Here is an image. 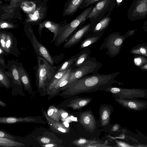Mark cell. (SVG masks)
<instances>
[{"instance_id":"45","label":"cell","mask_w":147,"mask_h":147,"mask_svg":"<svg viewBox=\"0 0 147 147\" xmlns=\"http://www.w3.org/2000/svg\"><path fill=\"white\" fill-rule=\"evenodd\" d=\"M4 55H6V53L3 49L0 46V55L3 56Z\"/></svg>"},{"instance_id":"22","label":"cell","mask_w":147,"mask_h":147,"mask_svg":"<svg viewBox=\"0 0 147 147\" xmlns=\"http://www.w3.org/2000/svg\"><path fill=\"white\" fill-rule=\"evenodd\" d=\"M90 98H80L74 99L70 102L67 106L74 109H77L86 106L91 101Z\"/></svg>"},{"instance_id":"27","label":"cell","mask_w":147,"mask_h":147,"mask_svg":"<svg viewBox=\"0 0 147 147\" xmlns=\"http://www.w3.org/2000/svg\"><path fill=\"white\" fill-rule=\"evenodd\" d=\"M47 114L50 117L56 121H59L61 119L59 110L53 106H51L49 107Z\"/></svg>"},{"instance_id":"49","label":"cell","mask_w":147,"mask_h":147,"mask_svg":"<svg viewBox=\"0 0 147 147\" xmlns=\"http://www.w3.org/2000/svg\"><path fill=\"white\" fill-rule=\"evenodd\" d=\"M55 146V145L52 144H47L43 146L46 147H51Z\"/></svg>"},{"instance_id":"37","label":"cell","mask_w":147,"mask_h":147,"mask_svg":"<svg viewBox=\"0 0 147 147\" xmlns=\"http://www.w3.org/2000/svg\"><path fill=\"white\" fill-rule=\"evenodd\" d=\"M0 138H7L12 140H14L16 138L6 132L3 131H0Z\"/></svg>"},{"instance_id":"42","label":"cell","mask_w":147,"mask_h":147,"mask_svg":"<svg viewBox=\"0 0 147 147\" xmlns=\"http://www.w3.org/2000/svg\"><path fill=\"white\" fill-rule=\"evenodd\" d=\"M41 142L44 144H48L50 142V139L46 137L42 138L40 139Z\"/></svg>"},{"instance_id":"30","label":"cell","mask_w":147,"mask_h":147,"mask_svg":"<svg viewBox=\"0 0 147 147\" xmlns=\"http://www.w3.org/2000/svg\"><path fill=\"white\" fill-rule=\"evenodd\" d=\"M36 6L35 4L32 2H25L22 3L21 7L24 11L29 13L34 11Z\"/></svg>"},{"instance_id":"39","label":"cell","mask_w":147,"mask_h":147,"mask_svg":"<svg viewBox=\"0 0 147 147\" xmlns=\"http://www.w3.org/2000/svg\"><path fill=\"white\" fill-rule=\"evenodd\" d=\"M107 144V142H105V143L103 144H101L100 143L93 144H88L85 147H106L105 145Z\"/></svg>"},{"instance_id":"40","label":"cell","mask_w":147,"mask_h":147,"mask_svg":"<svg viewBox=\"0 0 147 147\" xmlns=\"http://www.w3.org/2000/svg\"><path fill=\"white\" fill-rule=\"evenodd\" d=\"M61 118H65L68 117V113L61 109L59 110Z\"/></svg>"},{"instance_id":"12","label":"cell","mask_w":147,"mask_h":147,"mask_svg":"<svg viewBox=\"0 0 147 147\" xmlns=\"http://www.w3.org/2000/svg\"><path fill=\"white\" fill-rule=\"evenodd\" d=\"M43 113L50 129L52 131L59 134H66L69 132V128L66 127L63 123L52 119L46 112H44Z\"/></svg>"},{"instance_id":"48","label":"cell","mask_w":147,"mask_h":147,"mask_svg":"<svg viewBox=\"0 0 147 147\" xmlns=\"http://www.w3.org/2000/svg\"><path fill=\"white\" fill-rule=\"evenodd\" d=\"M117 5L118 6H119L122 1L123 0H115Z\"/></svg>"},{"instance_id":"47","label":"cell","mask_w":147,"mask_h":147,"mask_svg":"<svg viewBox=\"0 0 147 147\" xmlns=\"http://www.w3.org/2000/svg\"><path fill=\"white\" fill-rule=\"evenodd\" d=\"M63 125L66 127L69 128V122L67 121H63Z\"/></svg>"},{"instance_id":"51","label":"cell","mask_w":147,"mask_h":147,"mask_svg":"<svg viewBox=\"0 0 147 147\" xmlns=\"http://www.w3.org/2000/svg\"></svg>"},{"instance_id":"26","label":"cell","mask_w":147,"mask_h":147,"mask_svg":"<svg viewBox=\"0 0 147 147\" xmlns=\"http://www.w3.org/2000/svg\"><path fill=\"white\" fill-rule=\"evenodd\" d=\"M79 55V53L71 56L60 65L56 72L67 70L71 67Z\"/></svg>"},{"instance_id":"6","label":"cell","mask_w":147,"mask_h":147,"mask_svg":"<svg viewBox=\"0 0 147 147\" xmlns=\"http://www.w3.org/2000/svg\"><path fill=\"white\" fill-rule=\"evenodd\" d=\"M27 37L29 39L37 56L41 57L45 59L50 64L53 65L54 61L47 48L39 42L32 29L30 28L25 30Z\"/></svg>"},{"instance_id":"35","label":"cell","mask_w":147,"mask_h":147,"mask_svg":"<svg viewBox=\"0 0 147 147\" xmlns=\"http://www.w3.org/2000/svg\"><path fill=\"white\" fill-rule=\"evenodd\" d=\"M40 13L38 9L35 10L33 14H30L29 17L30 19L28 22H35L38 21L40 18Z\"/></svg>"},{"instance_id":"21","label":"cell","mask_w":147,"mask_h":147,"mask_svg":"<svg viewBox=\"0 0 147 147\" xmlns=\"http://www.w3.org/2000/svg\"><path fill=\"white\" fill-rule=\"evenodd\" d=\"M116 3L115 0H111L108 6L94 19L90 21V30L99 21L102 19L110 10H113Z\"/></svg>"},{"instance_id":"23","label":"cell","mask_w":147,"mask_h":147,"mask_svg":"<svg viewBox=\"0 0 147 147\" xmlns=\"http://www.w3.org/2000/svg\"><path fill=\"white\" fill-rule=\"evenodd\" d=\"M111 109L107 106L102 107L100 109V117L101 123L102 126L107 125L110 121L111 114Z\"/></svg>"},{"instance_id":"7","label":"cell","mask_w":147,"mask_h":147,"mask_svg":"<svg viewBox=\"0 0 147 147\" xmlns=\"http://www.w3.org/2000/svg\"><path fill=\"white\" fill-rule=\"evenodd\" d=\"M90 28L89 22L78 29L65 42L63 46V48H71L78 43L89 33Z\"/></svg>"},{"instance_id":"15","label":"cell","mask_w":147,"mask_h":147,"mask_svg":"<svg viewBox=\"0 0 147 147\" xmlns=\"http://www.w3.org/2000/svg\"><path fill=\"white\" fill-rule=\"evenodd\" d=\"M84 0H67L64 8L63 16H70L76 13Z\"/></svg>"},{"instance_id":"50","label":"cell","mask_w":147,"mask_h":147,"mask_svg":"<svg viewBox=\"0 0 147 147\" xmlns=\"http://www.w3.org/2000/svg\"><path fill=\"white\" fill-rule=\"evenodd\" d=\"M0 105L1 106L3 107H5L6 105L5 103L1 100H0Z\"/></svg>"},{"instance_id":"2","label":"cell","mask_w":147,"mask_h":147,"mask_svg":"<svg viewBox=\"0 0 147 147\" xmlns=\"http://www.w3.org/2000/svg\"><path fill=\"white\" fill-rule=\"evenodd\" d=\"M37 64L34 68L37 86L38 89L45 91L60 66L52 65L39 56H37Z\"/></svg>"},{"instance_id":"43","label":"cell","mask_w":147,"mask_h":147,"mask_svg":"<svg viewBox=\"0 0 147 147\" xmlns=\"http://www.w3.org/2000/svg\"><path fill=\"white\" fill-rule=\"evenodd\" d=\"M20 0H11V6L15 7L16 4Z\"/></svg>"},{"instance_id":"25","label":"cell","mask_w":147,"mask_h":147,"mask_svg":"<svg viewBox=\"0 0 147 147\" xmlns=\"http://www.w3.org/2000/svg\"><path fill=\"white\" fill-rule=\"evenodd\" d=\"M67 70L56 72L47 86L46 90L48 93L51 90L59 80L65 75Z\"/></svg>"},{"instance_id":"8","label":"cell","mask_w":147,"mask_h":147,"mask_svg":"<svg viewBox=\"0 0 147 147\" xmlns=\"http://www.w3.org/2000/svg\"><path fill=\"white\" fill-rule=\"evenodd\" d=\"M80 121L85 129L90 132L94 131L96 128L95 118L92 113L87 111L81 113L80 115Z\"/></svg>"},{"instance_id":"28","label":"cell","mask_w":147,"mask_h":147,"mask_svg":"<svg viewBox=\"0 0 147 147\" xmlns=\"http://www.w3.org/2000/svg\"><path fill=\"white\" fill-rule=\"evenodd\" d=\"M72 143L75 145L82 147H85L86 146L90 144L99 143L98 141L88 140L83 138L75 140Z\"/></svg>"},{"instance_id":"17","label":"cell","mask_w":147,"mask_h":147,"mask_svg":"<svg viewBox=\"0 0 147 147\" xmlns=\"http://www.w3.org/2000/svg\"><path fill=\"white\" fill-rule=\"evenodd\" d=\"M17 64L21 82L25 88L29 90L31 87L30 80L29 75L21 63L17 61Z\"/></svg>"},{"instance_id":"20","label":"cell","mask_w":147,"mask_h":147,"mask_svg":"<svg viewBox=\"0 0 147 147\" xmlns=\"http://www.w3.org/2000/svg\"><path fill=\"white\" fill-rule=\"evenodd\" d=\"M36 119L30 117H0V123L4 124H12L20 122H34Z\"/></svg>"},{"instance_id":"29","label":"cell","mask_w":147,"mask_h":147,"mask_svg":"<svg viewBox=\"0 0 147 147\" xmlns=\"http://www.w3.org/2000/svg\"><path fill=\"white\" fill-rule=\"evenodd\" d=\"M8 77L4 71L0 68V84L7 88H9L10 86V82Z\"/></svg>"},{"instance_id":"16","label":"cell","mask_w":147,"mask_h":147,"mask_svg":"<svg viewBox=\"0 0 147 147\" xmlns=\"http://www.w3.org/2000/svg\"><path fill=\"white\" fill-rule=\"evenodd\" d=\"M72 67L68 69L65 75L59 80L54 87L48 93L54 95L57 93L61 89L67 85L69 82V78L71 70Z\"/></svg>"},{"instance_id":"46","label":"cell","mask_w":147,"mask_h":147,"mask_svg":"<svg viewBox=\"0 0 147 147\" xmlns=\"http://www.w3.org/2000/svg\"><path fill=\"white\" fill-rule=\"evenodd\" d=\"M140 67L143 70H147V63Z\"/></svg>"},{"instance_id":"34","label":"cell","mask_w":147,"mask_h":147,"mask_svg":"<svg viewBox=\"0 0 147 147\" xmlns=\"http://www.w3.org/2000/svg\"><path fill=\"white\" fill-rule=\"evenodd\" d=\"M101 0H84L80 6L79 9H82L95 3Z\"/></svg>"},{"instance_id":"36","label":"cell","mask_w":147,"mask_h":147,"mask_svg":"<svg viewBox=\"0 0 147 147\" xmlns=\"http://www.w3.org/2000/svg\"><path fill=\"white\" fill-rule=\"evenodd\" d=\"M15 26L13 24L9 23L2 22L0 23V28L1 29L13 28H15Z\"/></svg>"},{"instance_id":"3","label":"cell","mask_w":147,"mask_h":147,"mask_svg":"<svg viewBox=\"0 0 147 147\" xmlns=\"http://www.w3.org/2000/svg\"><path fill=\"white\" fill-rule=\"evenodd\" d=\"M94 6V5L89 6L63 27L60 34L55 42V45L56 46L58 47L65 42L75 31L83 26Z\"/></svg>"},{"instance_id":"31","label":"cell","mask_w":147,"mask_h":147,"mask_svg":"<svg viewBox=\"0 0 147 147\" xmlns=\"http://www.w3.org/2000/svg\"><path fill=\"white\" fill-rule=\"evenodd\" d=\"M131 52L132 53L140 54L147 57V47L141 46L132 49Z\"/></svg>"},{"instance_id":"14","label":"cell","mask_w":147,"mask_h":147,"mask_svg":"<svg viewBox=\"0 0 147 147\" xmlns=\"http://www.w3.org/2000/svg\"><path fill=\"white\" fill-rule=\"evenodd\" d=\"M103 34L102 33H89L83 38L79 47V49L81 50L95 44L100 39Z\"/></svg>"},{"instance_id":"44","label":"cell","mask_w":147,"mask_h":147,"mask_svg":"<svg viewBox=\"0 0 147 147\" xmlns=\"http://www.w3.org/2000/svg\"><path fill=\"white\" fill-rule=\"evenodd\" d=\"M119 125L117 124L115 125L112 127V130L115 131H117L119 129Z\"/></svg>"},{"instance_id":"11","label":"cell","mask_w":147,"mask_h":147,"mask_svg":"<svg viewBox=\"0 0 147 147\" xmlns=\"http://www.w3.org/2000/svg\"><path fill=\"white\" fill-rule=\"evenodd\" d=\"M7 37L6 44V55L12 54L18 57L20 52L17 48V40L12 33L6 32Z\"/></svg>"},{"instance_id":"9","label":"cell","mask_w":147,"mask_h":147,"mask_svg":"<svg viewBox=\"0 0 147 147\" xmlns=\"http://www.w3.org/2000/svg\"><path fill=\"white\" fill-rule=\"evenodd\" d=\"M17 62L13 60L8 61L7 67V71H5L4 72L8 76L12 78L14 84L21 86L22 82L18 69Z\"/></svg>"},{"instance_id":"1","label":"cell","mask_w":147,"mask_h":147,"mask_svg":"<svg viewBox=\"0 0 147 147\" xmlns=\"http://www.w3.org/2000/svg\"><path fill=\"white\" fill-rule=\"evenodd\" d=\"M119 72L108 74L97 73L85 76L67 84L61 90L62 94L67 97L82 93L105 90L117 82L115 78Z\"/></svg>"},{"instance_id":"4","label":"cell","mask_w":147,"mask_h":147,"mask_svg":"<svg viewBox=\"0 0 147 147\" xmlns=\"http://www.w3.org/2000/svg\"><path fill=\"white\" fill-rule=\"evenodd\" d=\"M102 65V64L97 61L95 57H90L80 66L71 70L67 84L85 76L98 73Z\"/></svg>"},{"instance_id":"38","label":"cell","mask_w":147,"mask_h":147,"mask_svg":"<svg viewBox=\"0 0 147 147\" xmlns=\"http://www.w3.org/2000/svg\"><path fill=\"white\" fill-rule=\"evenodd\" d=\"M7 65L5 63V60L3 58V56L0 55V68L3 69L4 71L7 68Z\"/></svg>"},{"instance_id":"41","label":"cell","mask_w":147,"mask_h":147,"mask_svg":"<svg viewBox=\"0 0 147 147\" xmlns=\"http://www.w3.org/2000/svg\"><path fill=\"white\" fill-rule=\"evenodd\" d=\"M117 143L119 146L122 147H131V146L129 145L128 144L123 142H119L116 141Z\"/></svg>"},{"instance_id":"10","label":"cell","mask_w":147,"mask_h":147,"mask_svg":"<svg viewBox=\"0 0 147 147\" xmlns=\"http://www.w3.org/2000/svg\"><path fill=\"white\" fill-rule=\"evenodd\" d=\"M112 10L109 11L102 19L97 22L90 30L89 33L104 34L111 21V15Z\"/></svg>"},{"instance_id":"13","label":"cell","mask_w":147,"mask_h":147,"mask_svg":"<svg viewBox=\"0 0 147 147\" xmlns=\"http://www.w3.org/2000/svg\"><path fill=\"white\" fill-rule=\"evenodd\" d=\"M111 0H101L95 4L86 18L90 21L95 18L109 5Z\"/></svg>"},{"instance_id":"5","label":"cell","mask_w":147,"mask_h":147,"mask_svg":"<svg viewBox=\"0 0 147 147\" xmlns=\"http://www.w3.org/2000/svg\"><path fill=\"white\" fill-rule=\"evenodd\" d=\"M125 38L119 32L112 33L104 39L99 49H106V54L111 57L116 56L119 53Z\"/></svg>"},{"instance_id":"18","label":"cell","mask_w":147,"mask_h":147,"mask_svg":"<svg viewBox=\"0 0 147 147\" xmlns=\"http://www.w3.org/2000/svg\"><path fill=\"white\" fill-rule=\"evenodd\" d=\"M91 53V49L89 47L81 50L71 66L72 69L77 68L88 59L90 57V55Z\"/></svg>"},{"instance_id":"24","label":"cell","mask_w":147,"mask_h":147,"mask_svg":"<svg viewBox=\"0 0 147 147\" xmlns=\"http://www.w3.org/2000/svg\"><path fill=\"white\" fill-rule=\"evenodd\" d=\"M25 144L21 142L16 141L14 140L0 138V146L2 147H19L24 146Z\"/></svg>"},{"instance_id":"32","label":"cell","mask_w":147,"mask_h":147,"mask_svg":"<svg viewBox=\"0 0 147 147\" xmlns=\"http://www.w3.org/2000/svg\"><path fill=\"white\" fill-rule=\"evenodd\" d=\"M134 62L136 65L141 67L147 63V59L144 57L138 56L134 58Z\"/></svg>"},{"instance_id":"19","label":"cell","mask_w":147,"mask_h":147,"mask_svg":"<svg viewBox=\"0 0 147 147\" xmlns=\"http://www.w3.org/2000/svg\"><path fill=\"white\" fill-rule=\"evenodd\" d=\"M116 101L127 108L134 110H138L144 107L145 104L137 101L127 100L120 98Z\"/></svg>"},{"instance_id":"33","label":"cell","mask_w":147,"mask_h":147,"mask_svg":"<svg viewBox=\"0 0 147 147\" xmlns=\"http://www.w3.org/2000/svg\"><path fill=\"white\" fill-rule=\"evenodd\" d=\"M7 37V32L1 31L0 32V40L1 46L6 53V44Z\"/></svg>"}]
</instances>
